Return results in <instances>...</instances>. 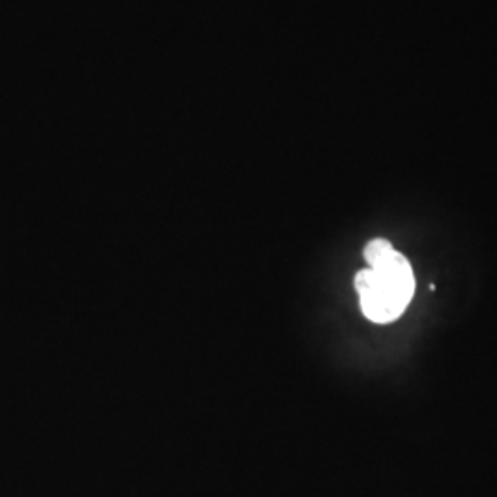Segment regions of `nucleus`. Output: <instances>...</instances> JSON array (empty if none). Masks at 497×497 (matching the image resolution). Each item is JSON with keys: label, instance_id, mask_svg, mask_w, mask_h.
Returning a JSON list of instances; mask_svg holds the SVG:
<instances>
[{"label": "nucleus", "instance_id": "1", "mask_svg": "<svg viewBox=\"0 0 497 497\" xmlns=\"http://www.w3.org/2000/svg\"><path fill=\"white\" fill-rule=\"evenodd\" d=\"M363 254L371 266L356 275L363 313L380 324L396 321L415 295L411 263L383 238L372 240Z\"/></svg>", "mask_w": 497, "mask_h": 497}]
</instances>
